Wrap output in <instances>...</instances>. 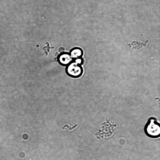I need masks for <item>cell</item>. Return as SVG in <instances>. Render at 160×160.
I'll list each match as a JSON object with an SVG mask.
<instances>
[{
  "instance_id": "7a4b0ae2",
  "label": "cell",
  "mask_w": 160,
  "mask_h": 160,
  "mask_svg": "<svg viewBox=\"0 0 160 160\" xmlns=\"http://www.w3.org/2000/svg\"><path fill=\"white\" fill-rule=\"evenodd\" d=\"M67 71L69 76L72 77H78L82 74V70L81 64L74 61L71 62L68 65Z\"/></svg>"
},
{
  "instance_id": "3957f363",
  "label": "cell",
  "mask_w": 160,
  "mask_h": 160,
  "mask_svg": "<svg viewBox=\"0 0 160 160\" xmlns=\"http://www.w3.org/2000/svg\"><path fill=\"white\" fill-rule=\"evenodd\" d=\"M58 60L60 63L64 65H68L72 62V58L70 54L62 53L60 55Z\"/></svg>"
},
{
  "instance_id": "5b68a950",
  "label": "cell",
  "mask_w": 160,
  "mask_h": 160,
  "mask_svg": "<svg viewBox=\"0 0 160 160\" xmlns=\"http://www.w3.org/2000/svg\"><path fill=\"white\" fill-rule=\"evenodd\" d=\"M77 125V124H76L74 126L72 127L71 128L70 127H69L68 125H66L64 126V127H63L62 128L63 129L65 127H67V128H65V129H67L68 128H68V129L69 130H72V129L74 128H75Z\"/></svg>"
},
{
  "instance_id": "277c9868",
  "label": "cell",
  "mask_w": 160,
  "mask_h": 160,
  "mask_svg": "<svg viewBox=\"0 0 160 160\" xmlns=\"http://www.w3.org/2000/svg\"><path fill=\"white\" fill-rule=\"evenodd\" d=\"M82 54L81 49L78 48H75L71 50L70 54L72 59H76L80 58Z\"/></svg>"
},
{
  "instance_id": "6da1fadb",
  "label": "cell",
  "mask_w": 160,
  "mask_h": 160,
  "mask_svg": "<svg viewBox=\"0 0 160 160\" xmlns=\"http://www.w3.org/2000/svg\"><path fill=\"white\" fill-rule=\"evenodd\" d=\"M146 135L152 138H157L160 137V123L157 119L150 117L148 119L144 128Z\"/></svg>"
}]
</instances>
